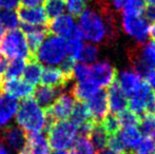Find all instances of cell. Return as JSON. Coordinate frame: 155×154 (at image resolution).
<instances>
[{
  "label": "cell",
  "instance_id": "obj_16",
  "mask_svg": "<svg viewBox=\"0 0 155 154\" xmlns=\"http://www.w3.org/2000/svg\"><path fill=\"white\" fill-rule=\"evenodd\" d=\"M0 92H4L15 98H28L31 97L34 92V87L25 82L23 79L12 78L4 79L0 87Z\"/></svg>",
  "mask_w": 155,
  "mask_h": 154
},
{
  "label": "cell",
  "instance_id": "obj_15",
  "mask_svg": "<svg viewBox=\"0 0 155 154\" xmlns=\"http://www.w3.org/2000/svg\"><path fill=\"white\" fill-rule=\"evenodd\" d=\"M17 10V18L20 20L23 25H40L45 27L49 23L45 10L41 6H35V8H27V6H18Z\"/></svg>",
  "mask_w": 155,
  "mask_h": 154
},
{
  "label": "cell",
  "instance_id": "obj_10",
  "mask_svg": "<svg viewBox=\"0 0 155 154\" xmlns=\"http://www.w3.org/2000/svg\"><path fill=\"white\" fill-rule=\"evenodd\" d=\"M116 70L108 60L95 61L90 66L91 81L99 89L109 88L116 81Z\"/></svg>",
  "mask_w": 155,
  "mask_h": 154
},
{
  "label": "cell",
  "instance_id": "obj_27",
  "mask_svg": "<svg viewBox=\"0 0 155 154\" xmlns=\"http://www.w3.org/2000/svg\"><path fill=\"white\" fill-rule=\"evenodd\" d=\"M70 117H71L70 120L73 121L77 127H79V126L84 125L86 123H89V121H94L84 101H77L75 103Z\"/></svg>",
  "mask_w": 155,
  "mask_h": 154
},
{
  "label": "cell",
  "instance_id": "obj_49",
  "mask_svg": "<svg viewBox=\"0 0 155 154\" xmlns=\"http://www.w3.org/2000/svg\"><path fill=\"white\" fill-rule=\"evenodd\" d=\"M152 140H153V143H154V145H155V132L153 134H152Z\"/></svg>",
  "mask_w": 155,
  "mask_h": 154
},
{
  "label": "cell",
  "instance_id": "obj_40",
  "mask_svg": "<svg viewBox=\"0 0 155 154\" xmlns=\"http://www.w3.org/2000/svg\"><path fill=\"white\" fill-rule=\"evenodd\" d=\"M101 2V10L102 12H107V11H110L109 8H112L115 12H119L124 8V3H126V0H100Z\"/></svg>",
  "mask_w": 155,
  "mask_h": 154
},
{
  "label": "cell",
  "instance_id": "obj_30",
  "mask_svg": "<svg viewBox=\"0 0 155 154\" xmlns=\"http://www.w3.org/2000/svg\"><path fill=\"white\" fill-rule=\"evenodd\" d=\"M27 59L25 58H13L8 64L6 67L5 74H4V79H12V78H18L22 74L23 69L25 67Z\"/></svg>",
  "mask_w": 155,
  "mask_h": 154
},
{
  "label": "cell",
  "instance_id": "obj_14",
  "mask_svg": "<svg viewBox=\"0 0 155 154\" xmlns=\"http://www.w3.org/2000/svg\"><path fill=\"white\" fill-rule=\"evenodd\" d=\"M86 105L95 123H100L104 117L108 115L109 106L107 92L102 89L94 93L92 96L87 100Z\"/></svg>",
  "mask_w": 155,
  "mask_h": 154
},
{
  "label": "cell",
  "instance_id": "obj_20",
  "mask_svg": "<svg viewBox=\"0 0 155 154\" xmlns=\"http://www.w3.org/2000/svg\"><path fill=\"white\" fill-rule=\"evenodd\" d=\"M17 109V98L4 92H0V129L8 126L10 120L16 114Z\"/></svg>",
  "mask_w": 155,
  "mask_h": 154
},
{
  "label": "cell",
  "instance_id": "obj_39",
  "mask_svg": "<svg viewBox=\"0 0 155 154\" xmlns=\"http://www.w3.org/2000/svg\"><path fill=\"white\" fill-rule=\"evenodd\" d=\"M133 151L135 154H153L155 152V145L151 137L143 136L140 143Z\"/></svg>",
  "mask_w": 155,
  "mask_h": 154
},
{
  "label": "cell",
  "instance_id": "obj_51",
  "mask_svg": "<svg viewBox=\"0 0 155 154\" xmlns=\"http://www.w3.org/2000/svg\"><path fill=\"white\" fill-rule=\"evenodd\" d=\"M153 154H155V152H154V153H153Z\"/></svg>",
  "mask_w": 155,
  "mask_h": 154
},
{
  "label": "cell",
  "instance_id": "obj_38",
  "mask_svg": "<svg viewBox=\"0 0 155 154\" xmlns=\"http://www.w3.org/2000/svg\"><path fill=\"white\" fill-rule=\"evenodd\" d=\"M88 0H65V6L72 17L80 16L82 12L86 10Z\"/></svg>",
  "mask_w": 155,
  "mask_h": 154
},
{
  "label": "cell",
  "instance_id": "obj_1",
  "mask_svg": "<svg viewBox=\"0 0 155 154\" xmlns=\"http://www.w3.org/2000/svg\"><path fill=\"white\" fill-rule=\"evenodd\" d=\"M77 27L82 39L84 38L93 44L104 42L114 33L113 21L107 16V13L102 12L100 14L92 8H86L80 14L79 25Z\"/></svg>",
  "mask_w": 155,
  "mask_h": 154
},
{
  "label": "cell",
  "instance_id": "obj_48",
  "mask_svg": "<svg viewBox=\"0 0 155 154\" xmlns=\"http://www.w3.org/2000/svg\"><path fill=\"white\" fill-rule=\"evenodd\" d=\"M50 154H69L67 151H54V152L50 153Z\"/></svg>",
  "mask_w": 155,
  "mask_h": 154
},
{
  "label": "cell",
  "instance_id": "obj_6",
  "mask_svg": "<svg viewBox=\"0 0 155 154\" xmlns=\"http://www.w3.org/2000/svg\"><path fill=\"white\" fill-rule=\"evenodd\" d=\"M75 103V98L72 93H60L53 103L45 109L48 123L47 128L55 121L69 119Z\"/></svg>",
  "mask_w": 155,
  "mask_h": 154
},
{
  "label": "cell",
  "instance_id": "obj_8",
  "mask_svg": "<svg viewBox=\"0 0 155 154\" xmlns=\"http://www.w3.org/2000/svg\"><path fill=\"white\" fill-rule=\"evenodd\" d=\"M123 28L124 31L134 38L139 44H143L150 36V23L143 15L131 16L123 15Z\"/></svg>",
  "mask_w": 155,
  "mask_h": 154
},
{
  "label": "cell",
  "instance_id": "obj_21",
  "mask_svg": "<svg viewBox=\"0 0 155 154\" xmlns=\"http://www.w3.org/2000/svg\"><path fill=\"white\" fill-rule=\"evenodd\" d=\"M69 81L70 79L63 74L60 69L49 67V68L42 69L40 81L39 82H41L42 86H49L53 87V88L62 89Z\"/></svg>",
  "mask_w": 155,
  "mask_h": 154
},
{
  "label": "cell",
  "instance_id": "obj_7",
  "mask_svg": "<svg viewBox=\"0 0 155 154\" xmlns=\"http://www.w3.org/2000/svg\"><path fill=\"white\" fill-rule=\"evenodd\" d=\"M128 107L130 111L138 116L145 113H155V94L146 82H143L138 89L129 97Z\"/></svg>",
  "mask_w": 155,
  "mask_h": 154
},
{
  "label": "cell",
  "instance_id": "obj_42",
  "mask_svg": "<svg viewBox=\"0 0 155 154\" xmlns=\"http://www.w3.org/2000/svg\"><path fill=\"white\" fill-rule=\"evenodd\" d=\"M18 3H19V0H1L0 6H3L4 10L13 11L18 8L19 6Z\"/></svg>",
  "mask_w": 155,
  "mask_h": 154
},
{
  "label": "cell",
  "instance_id": "obj_26",
  "mask_svg": "<svg viewBox=\"0 0 155 154\" xmlns=\"http://www.w3.org/2000/svg\"><path fill=\"white\" fill-rule=\"evenodd\" d=\"M88 138L90 139L91 144L93 145L94 149L98 151H101L104 149L107 148L108 146V140H109V135L104 128L100 126L99 123H95V126L93 127L91 133L89 134Z\"/></svg>",
  "mask_w": 155,
  "mask_h": 154
},
{
  "label": "cell",
  "instance_id": "obj_9",
  "mask_svg": "<svg viewBox=\"0 0 155 154\" xmlns=\"http://www.w3.org/2000/svg\"><path fill=\"white\" fill-rule=\"evenodd\" d=\"M133 70L141 76H145L149 71L155 69V41H150L143 44L131 56Z\"/></svg>",
  "mask_w": 155,
  "mask_h": 154
},
{
  "label": "cell",
  "instance_id": "obj_36",
  "mask_svg": "<svg viewBox=\"0 0 155 154\" xmlns=\"http://www.w3.org/2000/svg\"><path fill=\"white\" fill-rule=\"evenodd\" d=\"M67 43H68V56L77 60L78 57H79L80 52H81L82 47H84L82 37L80 35L74 36V37L70 38L67 41Z\"/></svg>",
  "mask_w": 155,
  "mask_h": 154
},
{
  "label": "cell",
  "instance_id": "obj_41",
  "mask_svg": "<svg viewBox=\"0 0 155 154\" xmlns=\"http://www.w3.org/2000/svg\"><path fill=\"white\" fill-rule=\"evenodd\" d=\"M6 67H8V58L2 54L0 51V87L4 80V74H5Z\"/></svg>",
  "mask_w": 155,
  "mask_h": 154
},
{
  "label": "cell",
  "instance_id": "obj_5",
  "mask_svg": "<svg viewBox=\"0 0 155 154\" xmlns=\"http://www.w3.org/2000/svg\"><path fill=\"white\" fill-rule=\"evenodd\" d=\"M0 51L6 58L31 59L25 33L20 30H11L4 34L0 42Z\"/></svg>",
  "mask_w": 155,
  "mask_h": 154
},
{
  "label": "cell",
  "instance_id": "obj_34",
  "mask_svg": "<svg viewBox=\"0 0 155 154\" xmlns=\"http://www.w3.org/2000/svg\"><path fill=\"white\" fill-rule=\"evenodd\" d=\"M0 25L8 31L17 29L19 25L17 15L10 10L0 11Z\"/></svg>",
  "mask_w": 155,
  "mask_h": 154
},
{
  "label": "cell",
  "instance_id": "obj_43",
  "mask_svg": "<svg viewBox=\"0 0 155 154\" xmlns=\"http://www.w3.org/2000/svg\"><path fill=\"white\" fill-rule=\"evenodd\" d=\"M22 6H27V8H35L38 6L41 2H43L45 0H19Z\"/></svg>",
  "mask_w": 155,
  "mask_h": 154
},
{
  "label": "cell",
  "instance_id": "obj_23",
  "mask_svg": "<svg viewBox=\"0 0 155 154\" xmlns=\"http://www.w3.org/2000/svg\"><path fill=\"white\" fill-rule=\"evenodd\" d=\"M61 89L53 88L49 86H40L37 89H34L33 96L34 100L40 106L41 108H48L53 103V101L57 98V96L60 94Z\"/></svg>",
  "mask_w": 155,
  "mask_h": 154
},
{
  "label": "cell",
  "instance_id": "obj_2",
  "mask_svg": "<svg viewBox=\"0 0 155 154\" xmlns=\"http://www.w3.org/2000/svg\"><path fill=\"white\" fill-rule=\"evenodd\" d=\"M16 123L23 131L33 133L41 132L48 126L45 110L31 97L25 98L18 105Z\"/></svg>",
  "mask_w": 155,
  "mask_h": 154
},
{
  "label": "cell",
  "instance_id": "obj_31",
  "mask_svg": "<svg viewBox=\"0 0 155 154\" xmlns=\"http://www.w3.org/2000/svg\"><path fill=\"white\" fill-rule=\"evenodd\" d=\"M139 118V131L143 136H151L155 132V113H145Z\"/></svg>",
  "mask_w": 155,
  "mask_h": 154
},
{
  "label": "cell",
  "instance_id": "obj_47",
  "mask_svg": "<svg viewBox=\"0 0 155 154\" xmlns=\"http://www.w3.org/2000/svg\"><path fill=\"white\" fill-rule=\"evenodd\" d=\"M0 154H8L6 148L4 147V145L1 144V143H0Z\"/></svg>",
  "mask_w": 155,
  "mask_h": 154
},
{
  "label": "cell",
  "instance_id": "obj_50",
  "mask_svg": "<svg viewBox=\"0 0 155 154\" xmlns=\"http://www.w3.org/2000/svg\"><path fill=\"white\" fill-rule=\"evenodd\" d=\"M0 2H1V0H0Z\"/></svg>",
  "mask_w": 155,
  "mask_h": 154
},
{
  "label": "cell",
  "instance_id": "obj_19",
  "mask_svg": "<svg viewBox=\"0 0 155 154\" xmlns=\"http://www.w3.org/2000/svg\"><path fill=\"white\" fill-rule=\"evenodd\" d=\"M109 110L113 115H118L128 108V97L117 86L116 81L109 87L107 92Z\"/></svg>",
  "mask_w": 155,
  "mask_h": 154
},
{
  "label": "cell",
  "instance_id": "obj_33",
  "mask_svg": "<svg viewBox=\"0 0 155 154\" xmlns=\"http://www.w3.org/2000/svg\"><path fill=\"white\" fill-rule=\"evenodd\" d=\"M146 6H147L146 0H126L123 8L124 15H131V16L143 15Z\"/></svg>",
  "mask_w": 155,
  "mask_h": 154
},
{
  "label": "cell",
  "instance_id": "obj_13",
  "mask_svg": "<svg viewBox=\"0 0 155 154\" xmlns=\"http://www.w3.org/2000/svg\"><path fill=\"white\" fill-rule=\"evenodd\" d=\"M21 31L25 33L30 57H31V59H35L37 50L39 49V47L42 43L45 36L49 35V33H48V25L40 27V25H29L22 23L21 25Z\"/></svg>",
  "mask_w": 155,
  "mask_h": 154
},
{
  "label": "cell",
  "instance_id": "obj_4",
  "mask_svg": "<svg viewBox=\"0 0 155 154\" xmlns=\"http://www.w3.org/2000/svg\"><path fill=\"white\" fill-rule=\"evenodd\" d=\"M67 57V40L55 35L50 36L45 41H42L35 55V59L39 64H47V66L60 64Z\"/></svg>",
  "mask_w": 155,
  "mask_h": 154
},
{
  "label": "cell",
  "instance_id": "obj_46",
  "mask_svg": "<svg viewBox=\"0 0 155 154\" xmlns=\"http://www.w3.org/2000/svg\"><path fill=\"white\" fill-rule=\"evenodd\" d=\"M146 4H147V6L155 8V0H146Z\"/></svg>",
  "mask_w": 155,
  "mask_h": 154
},
{
  "label": "cell",
  "instance_id": "obj_29",
  "mask_svg": "<svg viewBox=\"0 0 155 154\" xmlns=\"http://www.w3.org/2000/svg\"><path fill=\"white\" fill-rule=\"evenodd\" d=\"M45 13L48 19H54L62 15L65 8V0H45Z\"/></svg>",
  "mask_w": 155,
  "mask_h": 154
},
{
  "label": "cell",
  "instance_id": "obj_22",
  "mask_svg": "<svg viewBox=\"0 0 155 154\" xmlns=\"http://www.w3.org/2000/svg\"><path fill=\"white\" fill-rule=\"evenodd\" d=\"M117 137L119 138L124 150H134L140 143L143 134L140 133L138 127H123V129L117 132Z\"/></svg>",
  "mask_w": 155,
  "mask_h": 154
},
{
  "label": "cell",
  "instance_id": "obj_11",
  "mask_svg": "<svg viewBox=\"0 0 155 154\" xmlns=\"http://www.w3.org/2000/svg\"><path fill=\"white\" fill-rule=\"evenodd\" d=\"M48 33L63 39L80 35L79 29L71 15H60L48 23ZM81 36V35H80Z\"/></svg>",
  "mask_w": 155,
  "mask_h": 154
},
{
  "label": "cell",
  "instance_id": "obj_12",
  "mask_svg": "<svg viewBox=\"0 0 155 154\" xmlns=\"http://www.w3.org/2000/svg\"><path fill=\"white\" fill-rule=\"evenodd\" d=\"M0 143L6 145L19 154L23 150L27 143V133L20 127L6 126L0 129Z\"/></svg>",
  "mask_w": 155,
  "mask_h": 154
},
{
  "label": "cell",
  "instance_id": "obj_28",
  "mask_svg": "<svg viewBox=\"0 0 155 154\" xmlns=\"http://www.w3.org/2000/svg\"><path fill=\"white\" fill-rule=\"evenodd\" d=\"M69 154H96V150L88 137L79 136L71 146Z\"/></svg>",
  "mask_w": 155,
  "mask_h": 154
},
{
  "label": "cell",
  "instance_id": "obj_32",
  "mask_svg": "<svg viewBox=\"0 0 155 154\" xmlns=\"http://www.w3.org/2000/svg\"><path fill=\"white\" fill-rule=\"evenodd\" d=\"M98 54H99L98 48L93 43H88V44H84L78 59L81 61V64H91L96 61Z\"/></svg>",
  "mask_w": 155,
  "mask_h": 154
},
{
  "label": "cell",
  "instance_id": "obj_45",
  "mask_svg": "<svg viewBox=\"0 0 155 154\" xmlns=\"http://www.w3.org/2000/svg\"><path fill=\"white\" fill-rule=\"evenodd\" d=\"M150 35H151V37L155 41V21H153V25L150 27Z\"/></svg>",
  "mask_w": 155,
  "mask_h": 154
},
{
  "label": "cell",
  "instance_id": "obj_17",
  "mask_svg": "<svg viewBox=\"0 0 155 154\" xmlns=\"http://www.w3.org/2000/svg\"><path fill=\"white\" fill-rule=\"evenodd\" d=\"M117 78V86L126 94L127 97H130L143 84V76L135 70H124L119 73Z\"/></svg>",
  "mask_w": 155,
  "mask_h": 154
},
{
  "label": "cell",
  "instance_id": "obj_18",
  "mask_svg": "<svg viewBox=\"0 0 155 154\" xmlns=\"http://www.w3.org/2000/svg\"><path fill=\"white\" fill-rule=\"evenodd\" d=\"M19 154H50V145L48 138L41 132L27 134V143Z\"/></svg>",
  "mask_w": 155,
  "mask_h": 154
},
{
  "label": "cell",
  "instance_id": "obj_37",
  "mask_svg": "<svg viewBox=\"0 0 155 154\" xmlns=\"http://www.w3.org/2000/svg\"><path fill=\"white\" fill-rule=\"evenodd\" d=\"M116 116L119 120L120 127H138L140 117L130 110H124Z\"/></svg>",
  "mask_w": 155,
  "mask_h": 154
},
{
  "label": "cell",
  "instance_id": "obj_35",
  "mask_svg": "<svg viewBox=\"0 0 155 154\" xmlns=\"http://www.w3.org/2000/svg\"><path fill=\"white\" fill-rule=\"evenodd\" d=\"M99 123H100V126L104 129V131L108 133L109 136L117 134V132L121 129L118 118H117L116 115H113V114L107 115Z\"/></svg>",
  "mask_w": 155,
  "mask_h": 154
},
{
  "label": "cell",
  "instance_id": "obj_3",
  "mask_svg": "<svg viewBox=\"0 0 155 154\" xmlns=\"http://www.w3.org/2000/svg\"><path fill=\"white\" fill-rule=\"evenodd\" d=\"M47 129L48 143L56 151H64L71 148L78 135L77 126L69 119L55 121Z\"/></svg>",
  "mask_w": 155,
  "mask_h": 154
},
{
  "label": "cell",
  "instance_id": "obj_44",
  "mask_svg": "<svg viewBox=\"0 0 155 154\" xmlns=\"http://www.w3.org/2000/svg\"><path fill=\"white\" fill-rule=\"evenodd\" d=\"M98 154H128V153H119V152H115V151L110 150V149H104V150L99 151Z\"/></svg>",
  "mask_w": 155,
  "mask_h": 154
},
{
  "label": "cell",
  "instance_id": "obj_25",
  "mask_svg": "<svg viewBox=\"0 0 155 154\" xmlns=\"http://www.w3.org/2000/svg\"><path fill=\"white\" fill-rule=\"evenodd\" d=\"M98 90L100 89L92 81H76L73 87L72 95L75 99H78V101H87Z\"/></svg>",
  "mask_w": 155,
  "mask_h": 154
},
{
  "label": "cell",
  "instance_id": "obj_24",
  "mask_svg": "<svg viewBox=\"0 0 155 154\" xmlns=\"http://www.w3.org/2000/svg\"><path fill=\"white\" fill-rule=\"evenodd\" d=\"M41 72H42L41 64H39L36 59H27L25 67L22 72L23 80L34 87L40 81Z\"/></svg>",
  "mask_w": 155,
  "mask_h": 154
}]
</instances>
